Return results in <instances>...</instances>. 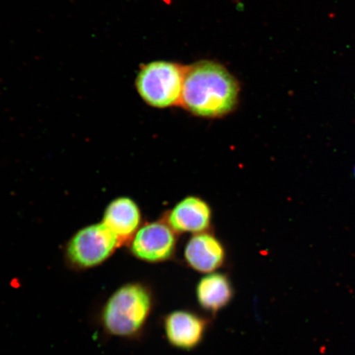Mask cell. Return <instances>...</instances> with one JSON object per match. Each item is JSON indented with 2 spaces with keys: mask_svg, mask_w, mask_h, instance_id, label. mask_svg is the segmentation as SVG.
Instances as JSON below:
<instances>
[{
  "mask_svg": "<svg viewBox=\"0 0 355 355\" xmlns=\"http://www.w3.org/2000/svg\"><path fill=\"white\" fill-rule=\"evenodd\" d=\"M239 83L223 66L202 61L186 69L180 104L203 118L224 116L236 107Z\"/></svg>",
  "mask_w": 355,
  "mask_h": 355,
  "instance_id": "6da1fadb",
  "label": "cell"
},
{
  "mask_svg": "<svg viewBox=\"0 0 355 355\" xmlns=\"http://www.w3.org/2000/svg\"><path fill=\"white\" fill-rule=\"evenodd\" d=\"M152 309V298L139 284H128L110 297L103 313L106 329L119 336L135 335L144 327Z\"/></svg>",
  "mask_w": 355,
  "mask_h": 355,
  "instance_id": "7a4b0ae2",
  "label": "cell"
},
{
  "mask_svg": "<svg viewBox=\"0 0 355 355\" xmlns=\"http://www.w3.org/2000/svg\"><path fill=\"white\" fill-rule=\"evenodd\" d=\"M185 71L181 66L167 61L146 64L137 74V92L153 107L162 109L180 104Z\"/></svg>",
  "mask_w": 355,
  "mask_h": 355,
  "instance_id": "3957f363",
  "label": "cell"
},
{
  "mask_svg": "<svg viewBox=\"0 0 355 355\" xmlns=\"http://www.w3.org/2000/svg\"><path fill=\"white\" fill-rule=\"evenodd\" d=\"M119 245L117 238L101 222L78 230L67 246V256L80 268H93L107 259Z\"/></svg>",
  "mask_w": 355,
  "mask_h": 355,
  "instance_id": "277c9868",
  "label": "cell"
},
{
  "mask_svg": "<svg viewBox=\"0 0 355 355\" xmlns=\"http://www.w3.org/2000/svg\"><path fill=\"white\" fill-rule=\"evenodd\" d=\"M176 246L175 232L168 223L150 222L137 230L132 239V254L148 263L170 259Z\"/></svg>",
  "mask_w": 355,
  "mask_h": 355,
  "instance_id": "5b68a950",
  "label": "cell"
},
{
  "mask_svg": "<svg viewBox=\"0 0 355 355\" xmlns=\"http://www.w3.org/2000/svg\"><path fill=\"white\" fill-rule=\"evenodd\" d=\"M211 210L202 198L190 196L181 200L168 213L167 223L177 233L199 234L209 228Z\"/></svg>",
  "mask_w": 355,
  "mask_h": 355,
  "instance_id": "8992f818",
  "label": "cell"
},
{
  "mask_svg": "<svg viewBox=\"0 0 355 355\" xmlns=\"http://www.w3.org/2000/svg\"><path fill=\"white\" fill-rule=\"evenodd\" d=\"M141 211L132 199L127 197L113 200L105 211L103 223L117 238L119 244L130 241L140 229Z\"/></svg>",
  "mask_w": 355,
  "mask_h": 355,
  "instance_id": "52a82bcc",
  "label": "cell"
},
{
  "mask_svg": "<svg viewBox=\"0 0 355 355\" xmlns=\"http://www.w3.org/2000/svg\"><path fill=\"white\" fill-rule=\"evenodd\" d=\"M184 257L193 270L211 273L223 264L225 252L218 239L206 232L194 234L185 247Z\"/></svg>",
  "mask_w": 355,
  "mask_h": 355,
  "instance_id": "ba28073f",
  "label": "cell"
},
{
  "mask_svg": "<svg viewBox=\"0 0 355 355\" xmlns=\"http://www.w3.org/2000/svg\"><path fill=\"white\" fill-rule=\"evenodd\" d=\"M206 322L189 311H175L165 320V331L168 343L176 348L191 349L201 343Z\"/></svg>",
  "mask_w": 355,
  "mask_h": 355,
  "instance_id": "9c48e42d",
  "label": "cell"
},
{
  "mask_svg": "<svg viewBox=\"0 0 355 355\" xmlns=\"http://www.w3.org/2000/svg\"><path fill=\"white\" fill-rule=\"evenodd\" d=\"M196 292L201 307L212 313L225 308L233 297L232 283L220 273H210L200 279Z\"/></svg>",
  "mask_w": 355,
  "mask_h": 355,
  "instance_id": "30bf717a",
  "label": "cell"
},
{
  "mask_svg": "<svg viewBox=\"0 0 355 355\" xmlns=\"http://www.w3.org/2000/svg\"><path fill=\"white\" fill-rule=\"evenodd\" d=\"M353 173H354V178H355V166H354V171H353Z\"/></svg>",
  "mask_w": 355,
  "mask_h": 355,
  "instance_id": "8fae6325",
  "label": "cell"
}]
</instances>
